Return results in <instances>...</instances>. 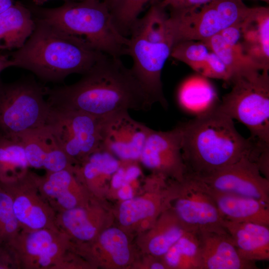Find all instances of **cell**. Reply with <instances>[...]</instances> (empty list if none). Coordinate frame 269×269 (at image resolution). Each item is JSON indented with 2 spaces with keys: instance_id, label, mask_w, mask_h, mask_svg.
Returning <instances> with one entry per match:
<instances>
[{
  "instance_id": "3",
  "label": "cell",
  "mask_w": 269,
  "mask_h": 269,
  "mask_svg": "<svg viewBox=\"0 0 269 269\" xmlns=\"http://www.w3.org/2000/svg\"><path fill=\"white\" fill-rule=\"evenodd\" d=\"M34 18L31 35L21 47L8 53L12 67L30 71L43 81L57 82L72 74L83 75L106 55L83 37Z\"/></svg>"
},
{
  "instance_id": "22",
  "label": "cell",
  "mask_w": 269,
  "mask_h": 269,
  "mask_svg": "<svg viewBox=\"0 0 269 269\" xmlns=\"http://www.w3.org/2000/svg\"><path fill=\"white\" fill-rule=\"evenodd\" d=\"M224 227L240 255L253 262L269 260V226L224 219Z\"/></svg>"
},
{
  "instance_id": "39",
  "label": "cell",
  "mask_w": 269,
  "mask_h": 269,
  "mask_svg": "<svg viewBox=\"0 0 269 269\" xmlns=\"http://www.w3.org/2000/svg\"><path fill=\"white\" fill-rule=\"evenodd\" d=\"M10 67H12V64L9 54L0 55V73Z\"/></svg>"
},
{
  "instance_id": "19",
  "label": "cell",
  "mask_w": 269,
  "mask_h": 269,
  "mask_svg": "<svg viewBox=\"0 0 269 269\" xmlns=\"http://www.w3.org/2000/svg\"><path fill=\"white\" fill-rule=\"evenodd\" d=\"M243 49L264 71L269 69V9L252 7L241 23Z\"/></svg>"
},
{
  "instance_id": "29",
  "label": "cell",
  "mask_w": 269,
  "mask_h": 269,
  "mask_svg": "<svg viewBox=\"0 0 269 269\" xmlns=\"http://www.w3.org/2000/svg\"><path fill=\"white\" fill-rule=\"evenodd\" d=\"M202 77H193L187 80L180 88L178 99L186 111L197 115L213 108L216 96L211 85Z\"/></svg>"
},
{
  "instance_id": "24",
  "label": "cell",
  "mask_w": 269,
  "mask_h": 269,
  "mask_svg": "<svg viewBox=\"0 0 269 269\" xmlns=\"http://www.w3.org/2000/svg\"><path fill=\"white\" fill-rule=\"evenodd\" d=\"M120 165V161L101 146L74 165L73 170L87 190H94L112 177Z\"/></svg>"
},
{
  "instance_id": "23",
  "label": "cell",
  "mask_w": 269,
  "mask_h": 269,
  "mask_svg": "<svg viewBox=\"0 0 269 269\" xmlns=\"http://www.w3.org/2000/svg\"><path fill=\"white\" fill-rule=\"evenodd\" d=\"M35 26L33 14L20 1L0 13V50L17 49L31 35Z\"/></svg>"
},
{
  "instance_id": "37",
  "label": "cell",
  "mask_w": 269,
  "mask_h": 269,
  "mask_svg": "<svg viewBox=\"0 0 269 269\" xmlns=\"http://www.w3.org/2000/svg\"><path fill=\"white\" fill-rule=\"evenodd\" d=\"M125 182L124 179V168L120 165L111 178V184L114 188L118 189Z\"/></svg>"
},
{
  "instance_id": "16",
  "label": "cell",
  "mask_w": 269,
  "mask_h": 269,
  "mask_svg": "<svg viewBox=\"0 0 269 269\" xmlns=\"http://www.w3.org/2000/svg\"><path fill=\"white\" fill-rule=\"evenodd\" d=\"M36 181L41 194L56 213L89 203L88 191L73 167L46 171L42 176L36 174Z\"/></svg>"
},
{
  "instance_id": "40",
  "label": "cell",
  "mask_w": 269,
  "mask_h": 269,
  "mask_svg": "<svg viewBox=\"0 0 269 269\" xmlns=\"http://www.w3.org/2000/svg\"><path fill=\"white\" fill-rule=\"evenodd\" d=\"M14 2V0H0V13L11 6Z\"/></svg>"
},
{
  "instance_id": "34",
  "label": "cell",
  "mask_w": 269,
  "mask_h": 269,
  "mask_svg": "<svg viewBox=\"0 0 269 269\" xmlns=\"http://www.w3.org/2000/svg\"><path fill=\"white\" fill-rule=\"evenodd\" d=\"M205 78H211L229 82L231 73L222 59L214 52L209 53L200 73Z\"/></svg>"
},
{
  "instance_id": "31",
  "label": "cell",
  "mask_w": 269,
  "mask_h": 269,
  "mask_svg": "<svg viewBox=\"0 0 269 269\" xmlns=\"http://www.w3.org/2000/svg\"><path fill=\"white\" fill-rule=\"evenodd\" d=\"M152 0H103L113 21L124 36L130 34L131 29L144 6Z\"/></svg>"
},
{
  "instance_id": "12",
  "label": "cell",
  "mask_w": 269,
  "mask_h": 269,
  "mask_svg": "<svg viewBox=\"0 0 269 269\" xmlns=\"http://www.w3.org/2000/svg\"><path fill=\"white\" fill-rule=\"evenodd\" d=\"M216 191L254 198L269 204V179L249 156L201 177H192Z\"/></svg>"
},
{
  "instance_id": "1",
  "label": "cell",
  "mask_w": 269,
  "mask_h": 269,
  "mask_svg": "<svg viewBox=\"0 0 269 269\" xmlns=\"http://www.w3.org/2000/svg\"><path fill=\"white\" fill-rule=\"evenodd\" d=\"M50 107L102 118L122 111H147L155 103L121 58L107 55L76 83L47 88Z\"/></svg>"
},
{
  "instance_id": "43",
  "label": "cell",
  "mask_w": 269,
  "mask_h": 269,
  "mask_svg": "<svg viewBox=\"0 0 269 269\" xmlns=\"http://www.w3.org/2000/svg\"></svg>"
},
{
  "instance_id": "9",
  "label": "cell",
  "mask_w": 269,
  "mask_h": 269,
  "mask_svg": "<svg viewBox=\"0 0 269 269\" xmlns=\"http://www.w3.org/2000/svg\"><path fill=\"white\" fill-rule=\"evenodd\" d=\"M251 8L243 0H213L188 12L170 10L168 23L174 44L182 40L206 41L243 21Z\"/></svg>"
},
{
  "instance_id": "2",
  "label": "cell",
  "mask_w": 269,
  "mask_h": 269,
  "mask_svg": "<svg viewBox=\"0 0 269 269\" xmlns=\"http://www.w3.org/2000/svg\"><path fill=\"white\" fill-rule=\"evenodd\" d=\"M180 126L187 176L207 175L245 156L253 160L266 148L241 135L218 104Z\"/></svg>"
},
{
  "instance_id": "25",
  "label": "cell",
  "mask_w": 269,
  "mask_h": 269,
  "mask_svg": "<svg viewBox=\"0 0 269 269\" xmlns=\"http://www.w3.org/2000/svg\"><path fill=\"white\" fill-rule=\"evenodd\" d=\"M204 42L209 49L216 53L225 64L231 75L230 80L237 76L263 71L259 65L245 54L241 43L229 44L220 34Z\"/></svg>"
},
{
  "instance_id": "18",
  "label": "cell",
  "mask_w": 269,
  "mask_h": 269,
  "mask_svg": "<svg viewBox=\"0 0 269 269\" xmlns=\"http://www.w3.org/2000/svg\"><path fill=\"white\" fill-rule=\"evenodd\" d=\"M201 269H257L255 262L243 258L228 234L199 233Z\"/></svg>"
},
{
  "instance_id": "20",
  "label": "cell",
  "mask_w": 269,
  "mask_h": 269,
  "mask_svg": "<svg viewBox=\"0 0 269 269\" xmlns=\"http://www.w3.org/2000/svg\"><path fill=\"white\" fill-rule=\"evenodd\" d=\"M195 180L213 198L224 219L269 226V204L252 198L216 191Z\"/></svg>"
},
{
  "instance_id": "42",
  "label": "cell",
  "mask_w": 269,
  "mask_h": 269,
  "mask_svg": "<svg viewBox=\"0 0 269 269\" xmlns=\"http://www.w3.org/2000/svg\"><path fill=\"white\" fill-rule=\"evenodd\" d=\"M264 0V1L268 2H269V0Z\"/></svg>"
},
{
  "instance_id": "10",
  "label": "cell",
  "mask_w": 269,
  "mask_h": 269,
  "mask_svg": "<svg viewBox=\"0 0 269 269\" xmlns=\"http://www.w3.org/2000/svg\"><path fill=\"white\" fill-rule=\"evenodd\" d=\"M46 125L73 165L101 146V118L50 107Z\"/></svg>"
},
{
  "instance_id": "26",
  "label": "cell",
  "mask_w": 269,
  "mask_h": 269,
  "mask_svg": "<svg viewBox=\"0 0 269 269\" xmlns=\"http://www.w3.org/2000/svg\"><path fill=\"white\" fill-rule=\"evenodd\" d=\"M29 167L19 137L0 135V183L19 179L28 172Z\"/></svg>"
},
{
  "instance_id": "32",
  "label": "cell",
  "mask_w": 269,
  "mask_h": 269,
  "mask_svg": "<svg viewBox=\"0 0 269 269\" xmlns=\"http://www.w3.org/2000/svg\"><path fill=\"white\" fill-rule=\"evenodd\" d=\"M21 230L13 212L11 197L0 184V255H6Z\"/></svg>"
},
{
  "instance_id": "14",
  "label": "cell",
  "mask_w": 269,
  "mask_h": 269,
  "mask_svg": "<svg viewBox=\"0 0 269 269\" xmlns=\"http://www.w3.org/2000/svg\"><path fill=\"white\" fill-rule=\"evenodd\" d=\"M150 128L122 111L101 118V146L120 161L139 160Z\"/></svg>"
},
{
  "instance_id": "11",
  "label": "cell",
  "mask_w": 269,
  "mask_h": 269,
  "mask_svg": "<svg viewBox=\"0 0 269 269\" xmlns=\"http://www.w3.org/2000/svg\"><path fill=\"white\" fill-rule=\"evenodd\" d=\"M176 184L175 201L171 208L188 231L228 234L214 200L196 180L186 176Z\"/></svg>"
},
{
  "instance_id": "6",
  "label": "cell",
  "mask_w": 269,
  "mask_h": 269,
  "mask_svg": "<svg viewBox=\"0 0 269 269\" xmlns=\"http://www.w3.org/2000/svg\"><path fill=\"white\" fill-rule=\"evenodd\" d=\"M237 76L230 81V92L219 108L232 119L243 124L253 140L269 147V76L268 71Z\"/></svg>"
},
{
  "instance_id": "27",
  "label": "cell",
  "mask_w": 269,
  "mask_h": 269,
  "mask_svg": "<svg viewBox=\"0 0 269 269\" xmlns=\"http://www.w3.org/2000/svg\"><path fill=\"white\" fill-rule=\"evenodd\" d=\"M188 231L169 207L162 212L148 243L150 254L162 257Z\"/></svg>"
},
{
  "instance_id": "21",
  "label": "cell",
  "mask_w": 269,
  "mask_h": 269,
  "mask_svg": "<svg viewBox=\"0 0 269 269\" xmlns=\"http://www.w3.org/2000/svg\"><path fill=\"white\" fill-rule=\"evenodd\" d=\"M56 225L77 247H81L94 241L100 233L101 213L89 203L57 213Z\"/></svg>"
},
{
  "instance_id": "38",
  "label": "cell",
  "mask_w": 269,
  "mask_h": 269,
  "mask_svg": "<svg viewBox=\"0 0 269 269\" xmlns=\"http://www.w3.org/2000/svg\"><path fill=\"white\" fill-rule=\"evenodd\" d=\"M118 189V195L120 199L125 201L133 198V190L129 183H124Z\"/></svg>"
},
{
  "instance_id": "5",
  "label": "cell",
  "mask_w": 269,
  "mask_h": 269,
  "mask_svg": "<svg viewBox=\"0 0 269 269\" xmlns=\"http://www.w3.org/2000/svg\"><path fill=\"white\" fill-rule=\"evenodd\" d=\"M130 34L128 55L133 61L131 70L155 103L166 108L161 73L174 44L167 14L159 6L152 4L138 18Z\"/></svg>"
},
{
  "instance_id": "36",
  "label": "cell",
  "mask_w": 269,
  "mask_h": 269,
  "mask_svg": "<svg viewBox=\"0 0 269 269\" xmlns=\"http://www.w3.org/2000/svg\"><path fill=\"white\" fill-rule=\"evenodd\" d=\"M140 174L139 168L134 165L129 166L126 170L124 169L125 181L127 183L130 182L136 179Z\"/></svg>"
},
{
  "instance_id": "15",
  "label": "cell",
  "mask_w": 269,
  "mask_h": 269,
  "mask_svg": "<svg viewBox=\"0 0 269 269\" xmlns=\"http://www.w3.org/2000/svg\"><path fill=\"white\" fill-rule=\"evenodd\" d=\"M182 133L180 125L167 131L150 129L139 160L156 174L171 177L181 182L186 169L181 151Z\"/></svg>"
},
{
  "instance_id": "35",
  "label": "cell",
  "mask_w": 269,
  "mask_h": 269,
  "mask_svg": "<svg viewBox=\"0 0 269 269\" xmlns=\"http://www.w3.org/2000/svg\"><path fill=\"white\" fill-rule=\"evenodd\" d=\"M213 0H161L164 7L178 12H188L196 9Z\"/></svg>"
},
{
  "instance_id": "4",
  "label": "cell",
  "mask_w": 269,
  "mask_h": 269,
  "mask_svg": "<svg viewBox=\"0 0 269 269\" xmlns=\"http://www.w3.org/2000/svg\"><path fill=\"white\" fill-rule=\"evenodd\" d=\"M34 17L71 35L84 38L94 48L121 58L128 55L129 38L116 27L102 0L67 1L55 8L28 7Z\"/></svg>"
},
{
  "instance_id": "30",
  "label": "cell",
  "mask_w": 269,
  "mask_h": 269,
  "mask_svg": "<svg viewBox=\"0 0 269 269\" xmlns=\"http://www.w3.org/2000/svg\"><path fill=\"white\" fill-rule=\"evenodd\" d=\"M99 250L106 252L113 263L119 266L126 265L130 259L127 237L122 230L116 227L100 232L94 241L82 248L86 254Z\"/></svg>"
},
{
  "instance_id": "28",
  "label": "cell",
  "mask_w": 269,
  "mask_h": 269,
  "mask_svg": "<svg viewBox=\"0 0 269 269\" xmlns=\"http://www.w3.org/2000/svg\"><path fill=\"white\" fill-rule=\"evenodd\" d=\"M167 269H201L199 233H185L162 257Z\"/></svg>"
},
{
  "instance_id": "17",
  "label": "cell",
  "mask_w": 269,
  "mask_h": 269,
  "mask_svg": "<svg viewBox=\"0 0 269 269\" xmlns=\"http://www.w3.org/2000/svg\"><path fill=\"white\" fill-rule=\"evenodd\" d=\"M18 136L23 144L30 167L49 172L73 167L46 124L26 131Z\"/></svg>"
},
{
  "instance_id": "33",
  "label": "cell",
  "mask_w": 269,
  "mask_h": 269,
  "mask_svg": "<svg viewBox=\"0 0 269 269\" xmlns=\"http://www.w3.org/2000/svg\"><path fill=\"white\" fill-rule=\"evenodd\" d=\"M210 51L203 41L182 40L173 45L170 56L200 73Z\"/></svg>"
},
{
  "instance_id": "13",
  "label": "cell",
  "mask_w": 269,
  "mask_h": 269,
  "mask_svg": "<svg viewBox=\"0 0 269 269\" xmlns=\"http://www.w3.org/2000/svg\"><path fill=\"white\" fill-rule=\"evenodd\" d=\"M36 174L29 170L16 180L0 184L11 197L14 215L22 230L57 228L56 212L41 194Z\"/></svg>"
},
{
  "instance_id": "7",
  "label": "cell",
  "mask_w": 269,
  "mask_h": 269,
  "mask_svg": "<svg viewBox=\"0 0 269 269\" xmlns=\"http://www.w3.org/2000/svg\"><path fill=\"white\" fill-rule=\"evenodd\" d=\"M76 244L58 228L21 230L6 254L12 269H69L76 267Z\"/></svg>"
},
{
  "instance_id": "41",
  "label": "cell",
  "mask_w": 269,
  "mask_h": 269,
  "mask_svg": "<svg viewBox=\"0 0 269 269\" xmlns=\"http://www.w3.org/2000/svg\"><path fill=\"white\" fill-rule=\"evenodd\" d=\"M32 0L34 3V5H36V6H40L43 4L44 3L50 0ZM64 0V1H78V0Z\"/></svg>"
},
{
  "instance_id": "8",
  "label": "cell",
  "mask_w": 269,
  "mask_h": 269,
  "mask_svg": "<svg viewBox=\"0 0 269 269\" xmlns=\"http://www.w3.org/2000/svg\"><path fill=\"white\" fill-rule=\"evenodd\" d=\"M47 88L30 77L11 83L0 79V135L16 137L46 124L50 110Z\"/></svg>"
}]
</instances>
